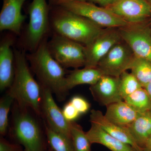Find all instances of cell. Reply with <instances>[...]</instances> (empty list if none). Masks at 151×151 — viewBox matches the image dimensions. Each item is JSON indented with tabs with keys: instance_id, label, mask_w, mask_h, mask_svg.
<instances>
[{
	"instance_id": "11",
	"label": "cell",
	"mask_w": 151,
	"mask_h": 151,
	"mask_svg": "<svg viewBox=\"0 0 151 151\" xmlns=\"http://www.w3.org/2000/svg\"><path fill=\"white\" fill-rule=\"evenodd\" d=\"M41 111L46 121L45 124L54 132L71 139L70 122L65 119L62 110L55 102L51 90L45 86H41Z\"/></svg>"
},
{
	"instance_id": "4",
	"label": "cell",
	"mask_w": 151,
	"mask_h": 151,
	"mask_svg": "<svg viewBox=\"0 0 151 151\" xmlns=\"http://www.w3.org/2000/svg\"><path fill=\"white\" fill-rule=\"evenodd\" d=\"M29 20L22 33L19 49L28 53L33 52L47 39L52 32L50 22V6L46 0H32L28 9Z\"/></svg>"
},
{
	"instance_id": "27",
	"label": "cell",
	"mask_w": 151,
	"mask_h": 151,
	"mask_svg": "<svg viewBox=\"0 0 151 151\" xmlns=\"http://www.w3.org/2000/svg\"><path fill=\"white\" fill-rule=\"evenodd\" d=\"M70 102L81 114L87 113L90 108V104L88 101L80 96L72 97Z\"/></svg>"
},
{
	"instance_id": "29",
	"label": "cell",
	"mask_w": 151,
	"mask_h": 151,
	"mask_svg": "<svg viewBox=\"0 0 151 151\" xmlns=\"http://www.w3.org/2000/svg\"><path fill=\"white\" fill-rule=\"evenodd\" d=\"M0 151H24L19 144H12L3 137L0 139Z\"/></svg>"
},
{
	"instance_id": "1",
	"label": "cell",
	"mask_w": 151,
	"mask_h": 151,
	"mask_svg": "<svg viewBox=\"0 0 151 151\" xmlns=\"http://www.w3.org/2000/svg\"><path fill=\"white\" fill-rule=\"evenodd\" d=\"M15 68L13 81L8 91L20 107L30 108L41 115L42 87L31 73L23 50L14 48Z\"/></svg>"
},
{
	"instance_id": "33",
	"label": "cell",
	"mask_w": 151,
	"mask_h": 151,
	"mask_svg": "<svg viewBox=\"0 0 151 151\" xmlns=\"http://www.w3.org/2000/svg\"><path fill=\"white\" fill-rule=\"evenodd\" d=\"M144 89H145L146 92L151 99V81L144 87Z\"/></svg>"
},
{
	"instance_id": "2",
	"label": "cell",
	"mask_w": 151,
	"mask_h": 151,
	"mask_svg": "<svg viewBox=\"0 0 151 151\" xmlns=\"http://www.w3.org/2000/svg\"><path fill=\"white\" fill-rule=\"evenodd\" d=\"M50 8V22L52 32L84 46L91 42L103 29L89 19L61 6Z\"/></svg>"
},
{
	"instance_id": "25",
	"label": "cell",
	"mask_w": 151,
	"mask_h": 151,
	"mask_svg": "<svg viewBox=\"0 0 151 151\" xmlns=\"http://www.w3.org/2000/svg\"><path fill=\"white\" fill-rule=\"evenodd\" d=\"M142 87V86L134 76L127 70L119 76V92L123 100Z\"/></svg>"
},
{
	"instance_id": "23",
	"label": "cell",
	"mask_w": 151,
	"mask_h": 151,
	"mask_svg": "<svg viewBox=\"0 0 151 151\" xmlns=\"http://www.w3.org/2000/svg\"><path fill=\"white\" fill-rule=\"evenodd\" d=\"M45 133L51 148L54 151H75L71 139L51 129L45 123Z\"/></svg>"
},
{
	"instance_id": "17",
	"label": "cell",
	"mask_w": 151,
	"mask_h": 151,
	"mask_svg": "<svg viewBox=\"0 0 151 151\" xmlns=\"http://www.w3.org/2000/svg\"><path fill=\"white\" fill-rule=\"evenodd\" d=\"M91 126L86 134L92 144H99L111 151H137L132 146L109 134L96 124Z\"/></svg>"
},
{
	"instance_id": "12",
	"label": "cell",
	"mask_w": 151,
	"mask_h": 151,
	"mask_svg": "<svg viewBox=\"0 0 151 151\" xmlns=\"http://www.w3.org/2000/svg\"><path fill=\"white\" fill-rule=\"evenodd\" d=\"M105 8L129 24L142 22L151 17V7L146 0H118Z\"/></svg>"
},
{
	"instance_id": "20",
	"label": "cell",
	"mask_w": 151,
	"mask_h": 151,
	"mask_svg": "<svg viewBox=\"0 0 151 151\" xmlns=\"http://www.w3.org/2000/svg\"><path fill=\"white\" fill-rule=\"evenodd\" d=\"M135 142L142 148L151 137V111L139 115L127 127Z\"/></svg>"
},
{
	"instance_id": "26",
	"label": "cell",
	"mask_w": 151,
	"mask_h": 151,
	"mask_svg": "<svg viewBox=\"0 0 151 151\" xmlns=\"http://www.w3.org/2000/svg\"><path fill=\"white\" fill-rule=\"evenodd\" d=\"M14 100L8 92L0 100V134L4 136L8 127V115L11 105Z\"/></svg>"
},
{
	"instance_id": "15",
	"label": "cell",
	"mask_w": 151,
	"mask_h": 151,
	"mask_svg": "<svg viewBox=\"0 0 151 151\" xmlns=\"http://www.w3.org/2000/svg\"><path fill=\"white\" fill-rule=\"evenodd\" d=\"M119 77L103 75L95 84L91 85L90 92L95 101L107 106L123 100L119 92Z\"/></svg>"
},
{
	"instance_id": "14",
	"label": "cell",
	"mask_w": 151,
	"mask_h": 151,
	"mask_svg": "<svg viewBox=\"0 0 151 151\" xmlns=\"http://www.w3.org/2000/svg\"><path fill=\"white\" fill-rule=\"evenodd\" d=\"M27 0H3L0 12V31H9L20 36L26 16L22 13L23 5Z\"/></svg>"
},
{
	"instance_id": "8",
	"label": "cell",
	"mask_w": 151,
	"mask_h": 151,
	"mask_svg": "<svg viewBox=\"0 0 151 151\" xmlns=\"http://www.w3.org/2000/svg\"><path fill=\"white\" fill-rule=\"evenodd\" d=\"M150 19L118 28L122 40L129 45L135 55L151 61Z\"/></svg>"
},
{
	"instance_id": "18",
	"label": "cell",
	"mask_w": 151,
	"mask_h": 151,
	"mask_svg": "<svg viewBox=\"0 0 151 151\" xmlns=\"http://www.w3.org/2000/svg\"><path fill=\"white\" fill-rule=\"evenodd\" d=\"M105 116L109 121L127 127L137 117L139 113L124 100L106 106Z\"/></svg>"
},
{
	"instance_id": "36",
	"label": "cell",
	"mask_w": 151,
	"mask_h": 151,
	"mask_svg": "<svg viewBox=\"0 0 151 151\" xmlns=\"http://www.w3.org/2000/svg\"><path fill=\"white\" fill-rule=\"evenodd\" d=\"M48 151H54L52 149L50 148Z\"/></svg>"
},
{
	"instance_id": "7",
	"label": "cell",
	"mask_w": 151,
	"mask_h": 151,
	"mask_svg": "<svg viewBox=\"0 0 151 151\" xmlns=\"http://www.w3.org/2000/svg\"><path fill=\"white\" fill-rule=\"evenodd\" d=\"M61 6L89 19L103 28H119L129 24L106 8L87 1H74Z\"/></svg>"
},
{
	"instance_id": "13",
	"label": "cell",
	"mask_w": 151,
	"mask_h": 151,
	"mask_svg": "<svg viewBox=\"0 0 151 151\" xmlns=\"http://www.w3.org/2000/svg\"><path fill=\"white\" fill-rule=\"evenodd\" d=\"M15 35L11 32L2 39L0 43V89L9 88L14 76L15 58L12 47L15 43Z\"/></svg>"
},
{
	"instance_id": "31",
	"label": "cell",
	"mask_w": 151,
	"mask_h": 151,
	"mask_svg": "<svg viewBox=\"0 0 151 151\" xmlns=\"http://www.w3.org/2000/svg\"><path fill=\"white\" fill-rule=\"evenodd\" d=\"M49 6L50 7L59 6H61L67 3L74 1H87L86 0H49Z\"/></svg>"
},
{
	"instance_id": "5",
	"label": "cell",
	"mask_w": 151,
	"mask_h": 151,
	"mask_svg": "<svg viewBox=\"0 0 151 151\" xmlns=\"http://www.w3.org/2000/svg\"><path fill=\"white\" fill-rule=\"evenodd\" d=\"M27 108H15L11 134L18 144L30 151H44L45 145L40 127Z\"/></svg>"
},
{
	"instance_id": "16",
	"label": "cell",
	"mask_w": 151,
	"mask_h": 151,
	"mask_svg": "<svg viewBox=\"0 0 151 151\" xmlns=\"http://www.w3.org/2000/svg\"><path fill=\"white\" fill-rule=\"evenodd\" d=\"M89 121L90 123L99 126L114 137L132 146L136 151H143V149L135 142L127 127L119 126L109 121L101 111L92 110Z\"/></svg>"
},
{
	"instance_id": "35",
	"label": "cell",
	"mask_w": 151,
	"mask_h": 151,
	"mask_svg": "<svg viewBox=\"0 0 151 151\" xmlns=\"http://www.w3.org/2000/svg\"><path fill=\"white\" fill-rule=\"evenodd\" d=\"M150 27L151 31V17L150 18Z\"/></svg>"
},
{
	"instance_id": "24",
	"label": "cell",
	"mask_w": 151,
	"mask_h": 151,
	"mask_svg": "<svg viewBox=\"0 0 151 151\" xmlns=\"http://www.w3.org/2000/svg\"><path fill=\"white\" fill-rule=\"evenodd\" d=\"M70 132L75 151H91L92 143L80 125L75 122H70Z\"/></svg>"
},
{
	"instance_id": "37",
	"label": "cell",
	"mask_w": 151,
	"mask_h": 151,
	"mask_svg": "<svg viewBox=\"0 0 151 151\" xmlns=\"http://www.w3.org/2000/svg\"><path fill=\"white\" fill-rule=\"evenodd\" d=\"M24 151H30L28 150H26V149H24Z\"/></svg>"
},
{
	"instance_id": "30",
	"label": "cell",
	"mask_w": 151,
	"mask_h": 151,
	"mask_svg": "<svg viewBox=\"0 0 151 151\" xmlns=\"http://www.w3.org/2000/svg\"><path fill=\"white\" fill-rule=\"evenodd\" d=\"M86 1L95 4H97L100 6L106 7L113 4L118 0H86Z\"/></svg>"
},
{
	"instance_id": "21",
	"label": "cell",
	"mask_w": 151,
	"mask_h": 151,
	"mask_svg": "<svg viewBox=\"0 0 151 151\" xmlns=\"http://www.w3.org/2000/svg\"><path fill=\"white\" fill-rule=\"evenodd\" d=\"M129 69L143 88L151 81V61L150 60L134 55L128 67Z\"/></svg>"
},
{
	"instance_id": "22",
	"label": "cell",
	"mask_w": 151,
	"mask_h": 151,
	"mask_svg": "<svg viewBox=\"0 0 151 151\" xmlns=\"http://www.w3.org/2000/svg\"><path fill=\"white\" fill-rule=\"evenodd\" d=\"M124 100L138 113L151 111V99L143 87L124 98Z\"/></svg>"
},
{
	"instance_id": "3",
	"label": "cell",
	"mask_w": 151,
	"mask_h": 151,
	"mask_svg": "<svg viewBox=\"0 0 151 151\" xmlns=\"http://www.w3.org/2000/svg\"><path fill=\"white\" fill-rule=\"evenodd\" d=\"M47 39L44 41L35 51L27 53L26 57L31 70L40 85L50 89L58 100H63L68 93L65 89L66 71L50 53Z\"/></svg>"
},
{
	"instance_id": "28",
	"label": "cell",
	"mask_w": 151,
	"mask_h": 151,
	"mask_svg": "<svg viewBox=\"0 0 151 151\" xmlns=\"http://www.w3.org/2000/svg\"><path fill=\"white\" fill-rule=\"evenodd\" d=\"M62 112L65 119L69 122H74L81 115L70 102L65 104Z\"/></svg>"
},
{
	"instance_id": "9",
	"label": "cell",
	"mask_w": 151,
	"mask_h": 151,
	"mask_svg": "<svg viewBox=\"0 0 151 151\" xmlns=\"http://www.w3.org/2000/svg\"><path fill=\"white\" fill-rule=\"evenodd\" d=\"M134 56V54L130 47L122 40L100 60L97 67L103 75L119 77L128 70Z\"/></svg>"
},
{
	"instance_id": "19",
	"label": "cell",
	"mask_w": 151,
	"mask_h": 151,
	"mask_svg": "<svg viewBox=\"0 0 151 151\" xmlns=\"http://www.w3.org/2000/svg\"><path fill=\"white\" fill-rule=\"evenodd\" d=\"M103 74L97 67L76 68L66 76L65 89L67 92L70 89L81 84L93 85Z\"/></svg>"
},
{
	"instance_id": "32",
	"label": "cell",
	"mask_w": 151,
	"mask_h": 151,
	"mask_svg": "<svg viewBox=\"0 0 151 151\" xmlns=\"http://www.w3.org/2000/svg\"><path fill=\"white\" fill-rule=\"evenodd\" d=\"M143 151H151V137L146 143L143 148Z\"/></svg>"
},
{
	"instance_id": "34",
	"label": "cell",
	"mask_w": 151,
	"mask_h": 151,
	"mask_svg": "<svg viewBox=\"0 0 151 151\" xmlns=\"http://www.w3.org/2000/svg\"><path fill=\"white\" fill-rule=\"evenodd\" d=\"M146 1H147L148 3L151 7V0H146Z\"/></svg>"
},
{
	"instance_id": "10",
	"label": "cell",
	"mask_w": 151,
	"mask_h": 151,
	"mask_svg": "<svg viewBox=\"0 0 151 151\" xmlns=\"http://www.w3.org/2000/svg\"><path fill=\"white\" fill-rule=\"evenodd\" d=\"M122 40L118 28H103L91 42L85 46L86 62L84 67H97L100 60Z\"/></svg>"
},
{
	"instance_id": "6",
	"label": "cell",
	"mask_w": 151,
	"mask_h": 151,
	"mask_svg": "<svg viewBox=\"0 0 151 151\" xmlns=\"http://www.w3.org/2000/svg\"><path fill=\"white\" fill-rule=\"evenodd\" d=\"M47 46L52 56L64 68L74 69L84 67L85 46L62 36L52 33Z\"/></svg>"
}]
</instances>
